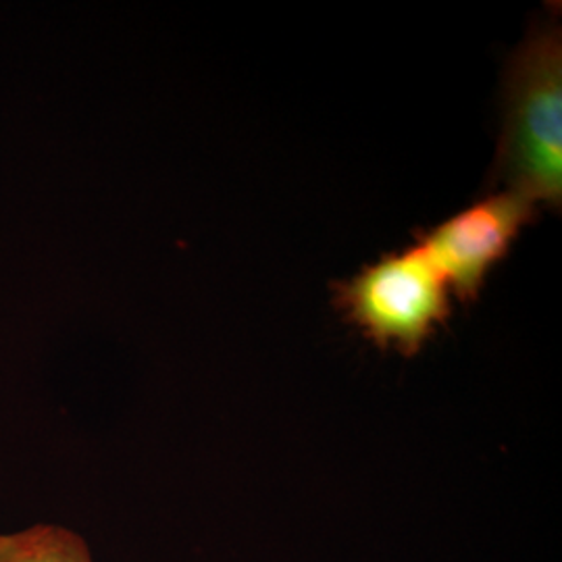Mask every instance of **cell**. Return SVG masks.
<instances>
[{
  "label": "cell",
  "mask_w": 562,
  "mask_h": 562,
  "mask_svg": "<svg viewBox=\"0 0 562 562\" xmlns=\"http://www.w3.org/2000/svg\"><path fill=\"white\" fill-rule=\"evenodd\" d=\"M0 562H94L80 533L60 525H30L0 533Z\"/></svg>",
  "instance_id": "obj_4"
},
{
  "label": "cell",
  "mask_w": 562,
  "mask_h": 562,
  "mask_svg": "<svg viewBox=\"0 0 562 562\" xmlns=\"http://www.w3.org/2000/svg\"><path fill=\"white\" fill-rule=\"evenodd\" d=\"M336 308L364 338L404 357L419 355L452 315L448 285L417 244L338 283Z\"/></svg>",
  "instance_id": "obj_2"
},
{
  "label": "cell",
  "mask_w": 562,
  "mask_h": 562,
  "mask_svg": "<svg viewBox=\"0 0 562 562\" xmlns=\"http://www.w3.org/2000/svg\"><path fill=\"white\" fill-rule=\"evenodd\" d=\"M494 180L531 202L562 204V36L531 30L506 71V109Z\"/></svg>",
  "instance_id": "obj_1"
},
{
  "label": "cell",
  "mask_w": 562,
  "mask_h": 562,
  "mask_svg": "<svg viewBox=\"0 0 562 562\" xmlns=\"http://www.w3.org/2000/svg\"><path fill=\"white\" fill-rule=\"evenodd\" d=\"M536 202L504 190L473 202L429 232H419L417 246L459 301H475L490 271L506 259L522 227L536 222Z\"/></svg>",
  "instance_id": "obj_3"
}]
</instances>
